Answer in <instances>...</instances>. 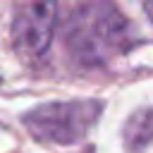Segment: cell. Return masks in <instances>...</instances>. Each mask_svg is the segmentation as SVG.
I'll return each mask as SVG.
<instances>
[{
    "label": "cell",
    "instance_id": "6da1fadb",
    "mask_svg": "<svg viewBox=\"0 0 153 153\" xmlns=\"http://www.w3.org/2000/svg\"><path fill=\"white\" fill-rule=\"evenodd\" d=\"M129 38L127 19L112 5H81L72 24L67 29V45L69 50L86 65H98L108 60L115 50L124 45Z\"/></svg>",
    "mask_w": 153,
    "mask_h": 153
},
{
    "label": "cell",
    "instance_id": "7a4b0ae2",
    "mask_svg": "<svg viewBox=\"0 0 153 153\" xmlns=\"http://www.w3.org/2000/svg\"><path fill=\"white\" fill-rule=\"evenodd\" d=\"M100 112V103L69 100V103H45L31 110L24 122L36 139L53 143H74L88 134Z\"/></svg>",
    "mask_w": 153,
    "mask_h": 153
},
{
    "label": "cell",
    "instance_id": "3957f363",
    "mask_svg": "<svg viewBox=\"0 0 153 153\" xmlns=\"http://www.w3.org/2000/svg\"><path fill=\"white\" fill-rule=\"evenodd\" d=\"M55 14H57V7L53 2L17 5L14 22H12V41L22 57L36 60L48 50L55 31Z\"/></svg>",
    "mask_w": 153,
    "mask_h": 153
},
{
    "label": "cell",
    "instance_id": "277c9868",
    "mask_svg": "<svg viewBox=\"0 0 153 153\" xmlns=\"http://www.w3.org/2000/svg\"><path fill=\"white\" fill-rule=\"evenodd\" d=\"M143 12H146V14H148V19L153 22V2H146V5H143Z\"/></svg>",
    "mask_w": 153,
    "mask_h": 153
}]
</instances>
